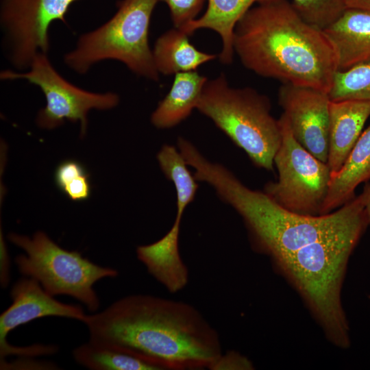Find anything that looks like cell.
Segmentation results:
<instances>
[{
  "mask_svg": "<svg viewBox=\"0 0 370 370\" xmlns=\"http://www.w3.org/2000/svg\"><path fill=\"white\" fill-rule=\"evenodd\" d=\"M83 323L89 341L134 354L159 370L210 369L223 354L217 331L182 301L130 295L87 314Z\"/></svg>",
  "mask_w": 370,
  "mask_h": 370,
  "instance_id": "obj_1",
  "label": "cell"
},
{
  "mask_svg": "<svg viewBox=\"0 0 370 370\" xmlns=\"http://www.w3.org/2000/svg\"><path fill=\"white\" fill-rule=\"evenodd\" d=\"M233 48L247 69L282 84L328 93L337 71L323 32L304 21L287 0L251 7L235 27Z\"/></svg>",
  "mask_w": 370,
  "mask_h": 370,
  "instance_id": "obj_2",
  "label": "cell"
},
{
  "mask_svg": "<svg viewBox=\"0 0 370 370\" xmlns=\"http://www.w3.org/2000/svg\"><path fill=\"white\" fill-rule=\"evenodd\" d=\"M197 181L208 183L218 197L241 217L252 248L271 262L305 245L341 234L361 219V207L352 200L334 212L319 216L289 211L264 191L244 185L223 165L206 158L195 145L183 152Z\"/></svg>",
  "mask_w": 370,
  "mask_h": 370,
  "instance_id": "obj_3",
  "label": "cell"
},
{
  "mask_svg": "<svg viewBox=\"0 0 370 370\" xmlns=\"http://www.w3.org/2000/svg\"><path fill=\"white\" fill-rule=\"evenodd\" d=\"M258 167L273 171L282 134L269 98L251 88H234L224 75L207 80L197 108Z\"/></svg>",
  "mask_w": 370,
  "mask_h": 370,
  "instance_id": "obj_4",
  "label": "cell"
},
{
  "mask_svg": "<svg viewBox=\"0 0 370 370\" xmlns=\"http://www.w3.org/2000/svg\"><path fill=\"white\" fill-rule=\"evenodd\" d=\"M158 0H123L115 14L95 30L82 35L75 49L65 54L66 64L86 73L106 60H119L135 74L158 81L148 40L151 16Z\"/></svg>",
  "mask_w": 370,
  "mask_h": 370,
  "instance_id": "obj_5",
  "label": "cell"
},
{
  "mask_svg": "<svg viewBox=\"0 0 370 370\" xmlns=\"http://www.w3.org/2000/svg\"><path fill=\"white\" fill-rule=\"evenodd\" d=\"M9 241L25 251L16 257L18 271L36 280L51 295L70 296L92 313L99 307L93 285L105 278H115L118 271L101 267L76 251L62 248L43 232L32 238L12 233Z\"/></svg>",
  "mask_w": 370,
  "mask_h": 370,
  "instance_id": "obj_6",
  "label": "cell"
},
{
  "mask_svg": "<svg viewBox=\"0 0 370 370\" xmlns=\"http://www.w3.org/2000/svg\"><path fill=\"white\" fill-rule=\"evenodd\" d=\"M278 122L282 140L273 160L278 180L267 183L263 191L289 211L321 215L331 177L330 168L295 139L284 113Z\"/></svg>",
  "mask_w": 370,
  "mask_h": 370,
  "instance_id": "obj_7",
  "label": "cell"
},
{
  "mask_svg": "<svg viewBox=\"0 0 370 370\" xmlns=\"http://www.w3.org/2000/svg\"><path fill=\"white\" fill-rule=\"evenodd\" d=\"M29 68L25 72L4 70L0 77L2 80L25 79L40 88L46 106L39 111L36 123L42 128L54 129L69 120L79 122L81 135H84L90 110H109L119 103L115 93L92 92L69 82L56 71L45 53L37 54Z\"/></svg>",
  "mask_w": 370,
  "mask_h": 370,
  "instance_id": "obj_8",
  "label": "cell"
},
{
  "mask_svg": "<svg viewBox=\"0 0 370 370\" xmlns=\"http://www.w3.org/2000/svg\"><path fill=\"white\" fill-rule=\"evenodd\" d=\"M77 0H2L0 21L12 64L28 69L37 54L49 49V28L65 23L71 5Z\"/></svg>",
  "mask_w": 370,
  "mask_h": 370,
  "instance_id": "obj_9",
  "label": "cell"
},
{
  "mask_svg": "<svg viewBox=\"0 0 370 370\" xmlns=\"http://www.w3.org/2000/svg\"><path fill=\"white\" fill-rule=\"evenodd\" d=\"M328 93L320 90L282 84L278 103L295 139L315 158L327 163L329 149Z\"/></svg>",
  "mask_w": 370,
  "mask_h": 370,
  "instance_id": "obj_10",
  "label": "cell"
},
{
  "mask_svg": "<svg viewBox=\"0 0 370 370\" xmlns=\"http://www.w3.org/2000/svg\"><path fill=\"white\" fill-rule=\"evenodd\" d=\"M12 304L0 316V347L8 342V334L34 319L60 317L84 322L86 314L78 305L54 299L36 280L25 277L17 280L10 291Z\"/></svg>",
  "mask_w": 370,
  "mask_h": 370,
  "instance_id": "obj_11",
  "label": "cell"
},
{
  "mask_svg": "<svg viewBox=\"0 0 370 370\" xmlns=\"http://www.w3.org/2000/svg\"><path fill=\"white\" fill-rule=\"evenodd\" d=\"M322 32L334 52L337 71L370 62V12L347 8Z\"/></svg>",
  "mask_w": 370,
  "mask_h": 370,
  "instance_id": "obj_12",
  "label": "cell"
},
{
  "mask_svg": "<svg viewBox=\"0 0 370 370\" xmlns=\"http://www.w3.org/2000/svg\"><path fill=\"white\" fill-rule=\"evenodd\" d=\"M369 116V101H330L327 164L331 175L338 172L345 163Z\"/></svg>",
  "mask_w": 370,
  "mask_h": 370,
  "instance_id": "obj_13",
  "label": "cell"
},
{
  "mask_svg": "<svg viewBox=\"0 0 370 370\" xmlns=\"http://www.w3.org/2000/svg\"><path fill=\"white\" fill-rule=\"evenodd\" d=\"M370 179V125L359 136L347 160L331 175L321 215L332 212L352 200L354 190Z\"/></svg>",
  "mask_w": 370,
  "mask_h": 370,
  "instance_id": "obj_14",
  "label": "cell"
},
{
  "mask_svg": "<svg viewBox=\"0 0 370 370\" xmlns=\"http://www.w3.org/2000/svg\"><path fill=\"white\" fill-rule=\"evenodd\" d=\"M208 8L199 18L190 22L180 30L190 36L199 29L207 28L217 32L222 40L219 59L223 64L232 62L234 51L233 38L235 27L255 3L269 0H207Z\"/></svg>",
  "mask_w": 370,
  "mask_h": 370,
  "instance_id": "obj_15",
  "label": "cell"
},
{
  "mask_svg": "<svg viewBox=\"0 0 370 370\" xmlns=\"http://www.w3.org/2000/svg\"><path fill=\"white\" fill-rule=\"evenodd\" d=\"M207 78L196 71L175 74L172 86L152 113L151 121L160 129L175 126L197 108Z\"/></svg>",
  "mask_w": 370,
  "mask_h": 370,
  "instance_id": "obj_16",
  "label": "cell"
},
{
  "mask_svg": "<svg viewBox=\"0 0 370 370\" xmlns=\"http://www.w3.org/2000/svg\"><path fill=\"white\" fill-rule=\"evenodd\" d=\"M188 35L179 29L166 32L156 40L153 51L156 68L159 73L176 74L195 71L215 56L196 49Z\"/></svg>",
  "mask_w": 370,
  "mask_h": 370,
  "instance_id": "obj_17",
  "label": "cell"
},
{
  "mask_svg": "<svg viewBox=\"0 0 370 370\" xmlns=\"http://www.w3.org/2000/svg\"><path fill=\"white\" fill-rule=\"evenodd\" d=\"M72 353L77 363L91 370H159L134 354L89 341L75 348Z\"/></svg>",
  "mask_w": 370,
  "mask_h": 370,
  "instance_id": "obj_18",
  "label": "cell"
},
{
  "mask_svg": "<svg viewBox=\"0 0 370 370\" xmlns=\"http://www.w3.org/2000/svg\"><path fill=\"white\" fill-rule=\"evenodd\" d=\"M328 95L331 101H370V62L337 71Z\"/></svg>",
  "mask_w": 370,
  "mask_h": 370,
  "instance_id": "obj_19",
  "label": "cell"
},
{
  "mask_svg": "<svg viewBox=\"0 0 370 370\" xmlns=\"http://www.w3.org/2000/svg\"><path fill=\"white\" fill-rule=\"evenodd\" d=\"M291 3L304 21L321 31L347 9L343 0H293Z\"/></svg>",
  "mask_w": 370,
  "mask_h": 370,
  "instance_id": "obj_20",
  "label": "cell"
},
{
  "mask_svg": "<svg viewBox=\"0 0 370 370\" xmlns=\"http://www.w3.org/2000/svg\"><path fill=\"white\" fill-rule=\"evenodd\" d=\"M55 181L59 188L73 201L85 200L90 196L88 175L82 165L75 160H66L58 166Z\"/></svg>",
  "mask_w": 370,
  "mask_h": 370,
  "instance_id": "obj_21",
  "label": "cell"
},
{
  "mask_svg": "<svg viewBox=\"0 0 370 370\" xmlns=\"http://www.w3.org/2000/svg\"><path fill=\"white\" fill-rule=\"evenodd\" d=\"M169 6L175 28L181 29L196 16L202 9L206 0H158Z\"/></svg>",
  "mask_w": 370,
  "mask_h": 370,
  "instance_id": "obj_22",
  "label": "cell"
},
{
  "mask_svg": "<svg viewBox=\"0 0 370 370\" xmlns=\"http://www.w3.org/2000/svg\"><path fill=\"white\" fill-rule=\"evenodd\" d=\"M253 369L252 362L247 357L235 351L222 354L210 367L212 370Z\"/></svg>",
  "mask_w": 370,
  "mask_h": 370,
  "instance_id": "obj_23",
  "label": "cell"
},
{
  "mask_svg": "<svg viewBox=\"0 0 370 370\" xmlns=\"http://www.w3.org/2000/svg\"><path fill=\"white\" fill-rule=\"evenodd\" d=\"M0 282L1 287L5 288L10 280V262L7 247L1 235L0 247Z\"/></svg>",
  "mask_w": 370,
  "mask_h": 370,
  "instance_id": "obj_24",
  "label": "cell"
},
{
  "mask_svg": "<svg viewBox=\"0 0 370 370\" xmlns=\"http://www.w3.org/2000/svg\"><path fill=\"white\" fill-rule=\"evenodd\" d=\"M346 8L370 12V0H343Z\"/></svg>",
  "mask_w": 370,
  "mask_h": 370,
  "instance_id": "obj_25",
  "label": "cell"
},
{
  "mask_svg": "<svg viewBox=\"0 0 370 370\" xmlns=\"http://www.w3.org/2000/svg\"><path fill=\"white\" fill-rule=\"evenodd\" d=\"M361 195L364 199L365 208L370 223V184L365 186Z\"/></svg>",
  "mask_w": 370,
  "mask_h": 370,
  "instance_id": "obj_26",
  "label": "cell"
},
{
  "mask_svg": "<svg viewBox=\"0 0 370 370\" xmlns=\"http://www.w3.org/2000/svg\"><path fill=\"white\" fill-rule=\"evenodd\" d=\"M368 297H369V298L370 299V295H369Z\"/></svg>",
  "mask_w": 370,
  "mask_h": 370,
  "instance_id": "obj_27",
  "label": "cell"
}]
</instances>
